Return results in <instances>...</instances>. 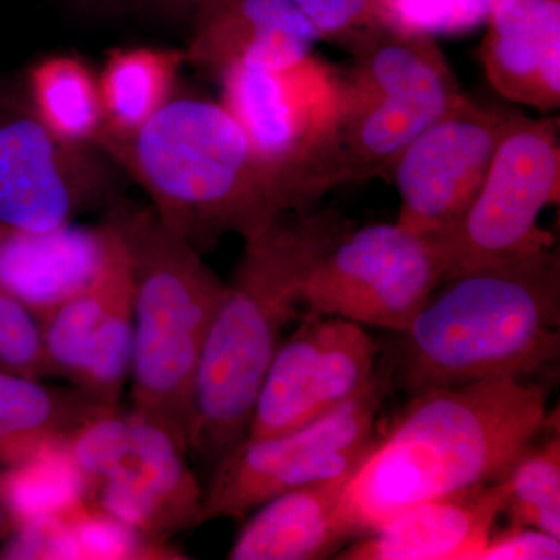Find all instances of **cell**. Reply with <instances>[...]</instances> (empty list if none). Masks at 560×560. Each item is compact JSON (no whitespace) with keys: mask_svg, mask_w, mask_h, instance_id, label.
Masks as SVG:
<instances>
[{"mask_svg":"<svg viewBox=\"0 0 560 560\" xmlns=\"http://www.w3.org/2000/svg\"><path fill=\"white\" fill-rule=\"evenodd\" d=\"M186 62L183 50L158 47L110 50L98 73L103 108L101 136H128L149 124L175 95L176 81Z\"/></svg>","mask_w":560,"mask_h":560,"instance_id":"obj_22","label":"cell"},{"mask_svg":"<svg viewBox=\"0 0 560 560\" xmlns=\"http://www.w3.org/2000/svg\"><path fill=\"white\" fill-rule=\"evenodd\" d=\"M481 44L501 97L539 113L560 106V0H497Z\"/></svg>","mask_w":560,"mask_h":560,"instance_id":"obj_17","label":"cell"},{"mask_svg":"<svg viewBox=\"0 0 560 560\" xmlns=\"http://www.w3.org/2000/svg\"><path fill=\"white\" fill-rule=\"evenodd\" d=\"M219 84L283 209L318 208L342 186L338 66L311 54L282 68L235 66Z\"/></svg>","mask_w":560,"mask_h":560,"instance_id":"obj_6","label":"cell"},{"mask_svg":"<svg viewBox=\"0 0 560 560\" xmlns=\"http://www.w3.org/2000/svg\"><path fill=\"white\" fill-rule=\"evenodd\" d=\"M11 529H13V521H11V514L9 508H7L5 500H3L2 493H0V539L10 536Z\"/></svg>","mask_w":560,"mask_h":560,"instance_id":"obj_31","label":"cell"},{"mask_svg":"<svg viewBox=\"0 0 560 560\" xmlns=\"http://www.w3.org/2000/svg\"><path fill=\"white\" fill-rule=\"evenodd\" d=\"M353 474L302 486L261 504L238 533L228 559H335L352 541L341 506Z\"/></svg>","mask_w":560,"mask_h":560,"instance_id":"obj_20","label":"cell"},{"mask_svg":"<svg viewBox=\"0 0 560 560\" xmlns=\"http://www.w3.org/2000/svg\"><path fill=\"white\" fill-rule=\"evenodd\" d=\"M190 20L186 60L217 81L235 66L293 65L320 40L291 0H205Z\"/></svg>","mask_w":560,"mask_h":560,"instance_id":"obj_15","label":"cell"},{"mask_svg":"<svg viewBox=\"0 0 560 560\" xmlns=\"http://www.w3.org/2000/svg\"><path fill=\"white\" fill-rule=\"evenodd\" d=\"M105 253L90 282L39 318L51 377L77 386L114 318L135 302L130 249L119 223L105 217Z\"/></svg>","mask_w":560,"mask_h":560,"instance_id":"obj_19","label":"cell"},{"mask_svg":"<svg viewBox=\"0 0 560 560\" xmlns=\"http://www.w3.org/2000/svg\"><path fill=\"white\" fill-rule=\"evenodd\" d=\"M503 511L499 482L420 501L353 540L341 560H477Z\"/></svg>","mask_w":560,"mask_h":560,"instance_id":"obj_16","label":"cell"},{"mask_svg":"<svg viewBox=\"0 0 560 560\" xmlns=\"http://www.w3.org/2000/svg\"><path fill=\"white\" fill-rule=\"evenodd\" d=\"M33 108L58 138L94 147L103 130L98 75L77 55L54 54L28 69L24 81Z\"/></svg>","mask_w":560,"mask_h":560,"instance_id":"obj_23","label":"cell"},{"mask_svg":"<svg viewBox=\"0 0 560 560\" xmlns=\"http://www.w3.org/2000/svg\"><path fill=\"white\" fill-rule=\"evenodd\" d=\"M70 5L86 11H106L119 9L127 0H68Z\"/></svg>","mask_w":560,"mask_h":560,"instance_id":"obj_30","label":"cell"},{"mask_svg":"<svg viewBox=\"0 0 560 560\" xmlns=\"http://www.w3.org/2000/svg\"><path fill=\"white\" fill-rule=\"evenodd\" d=\"M0 370L51 377L35 313L0 291Z\"/></svg>","mask_w":560,"mask_h":560,"instance_id":"obj_26","label":"cell"},{"mask_svg":"<svg viewBox=\"0 0 560 560\" xmlns=\"http://www.w3.org/2000/svg\"><path fill=\"white\" fill-rule=\"evenodd\" d=\"M352 226L334 209L285 210L246 238L202 350L187 436L190 456L213 467L245 440L283 330L304 313L308 272Z\"/></svg>","mask_w":560,"mask_h":560,"instance_id":"obj_2","label":"cell"},{"mask_svg":"<svg viewBox=\"0 0 560 560\" xmlns=\"http://www.w3.org/2000/svg\"><path fill=\"white\" fill-rule=\"evenodd\" d=\"M555 559H560V539L544 530L511 523L506 529L493 530L477 556V560Z\"/></svg>","mask_w":560,"mask_h":560,"instance_id":"obj_28","label":"cell"},{"mask_svg":"<svg viewBox=\"0 0 560 560\" xmlns=\"http://www.w3.org/2000/svg\"><path fill=\"white\" fill-rule=\"evenodd\" d=\"M95 149L145 190L162 223L205 253L228 234L253 237L285 209L221 102L173 95L140 130Z\"/></svg>","mask_w":560,"mask_h":560,"instance_id":"obj_4","label":"cell"},{"mask_svg":"<svg viewBox=\"0 0 560 560\" xmlns=\"http://www.w3.org/2000/svg\"><path fill=\"white\" fill-rule=\"evenodd\" d=\"M511 108L464 92L420 132L389 168L400 197L397 223L423 234H448L480 191Z\"/></svg>","mask_w":560,"mask_h":560,"instance_id":"obj_14","label":"cell"},{"mask_svg":"<svg viewBox=\"0 0 560 560\" xmlns=\"http://www.w3.org/2000/svg\"><path fill=\"white\" fill-rule=\"evenodd\" d=\"M495 3L497 0H381L377 24L434 38L486 24Z\"/></svg>","mask_w":560,"mask_h":560,"instance_id":"obj_25","label":"cell"},{"mask_svg":"<svg viewBox=\"0 0 560 560\" xmlns=\"http://www.w3.org/2000/svg\"><path fill=\"white\" fill-rule=\"evenodd\" d=\"M108 158L58 138L25 86L0 81V221L31 232L75 224L113 197Z\"/></svg>","mask_w":560,"mask_h":560,"instance_id":"obj_12","label":"cell"},{"mask_svg":"<svg viewBox=\"0 0 560 560\" xmlns=\"http://www.w3.org/2000/svg\"><path fill=\"white\" fill-rule=\"evenodd\" d=\"M105 220L31 232L0 221V291L40 318L90 282L105 253Z\"/></svg>","mask_w":560,"mask_h":560,"instance_id":"obj_18","label":"cell"},{"mask_svg":"<svg viewBox=\"0 0 560 560\" xmlns=\"http://www.w3.org/2000/svg\"><path fill=\"white\" fill-rule=\"evenodd\" d=\"M116 410L70 385L0 370V470L58 451L90 420Z\"/></svg>","mask_w":560,"mask_h":560,"instance_id":"obj_21","label":"cell"},{"mask_svg":"<svg viewBox=\"0 0 560 560\" xmlns=\"http://www.w3.org/2000/svg\"><path fill=\"white\" fill-rule=\"evenodd\" d=\"M340 72L342 186L383 176L464 95L433 36L377 27L348 47Z\"/></svg>","mask_w":560,"mask_h":560,"instance_id":"obj_7","label":"cell"},{"mask_svg":"<svg viewBox=\"0 0 560 560\" xmlns=\"http://www.w3.org/2000/svg\"><path fill=\"white\" fill-rule=\"evenodd\" d=\"M109 212L131 256L130 408L187 444L202 350L226 282L151 206L113 205Z\"/></svg>","mask_w":560,"mask_h":560,"instance_id":"obj_5","label":"cell"},{"mask_svg":"<svg viewBox=\"0 0 560 560\" xmlns=\"http://www.w3.org/2000/svg\"><path fill=\"white\" fill-rule=\"evenodd\" d=\"M511 525L530 526L560 539L559 431L536 438L499 481Z\"/></svg>","mask_w":560,"mask_h":560,"instance_id":"obj_24","label":"cell"},{"mask_svg":"<svg viewBox=\"0 0 560 560\" xmlns=\"http://www.w3.org/2000/svg\"><path fill=\"white\" fill-rule=\"evenodd\" d=\"M388 381L378 374L361 396L300 429L238 442L212 467L202 525L243 518L280 493L359 469L374 444Z\"/></svg>","mask_w":560,"mask_h":560,"instance_id":"obj_10","label":"cell"},{"mask_svg":"<svg viewBox=\"0 0 560 560\" xmlns=\"http://www.w3.org/2000/svg\"><path fill=\"white\" fill-rule=\"evenodd\" d=\"M559 197V119L512 110L480 191L445 234L447 279L555 246L539 217Z\"/></svg>","mask_w":560,"mask_h":560,"instance_id":"obj_11","label":"cell"},{"mask_svg":"<svg viewBox=\"0 0 560 560\" xmlns=\"http://www.w3.org/2000/svg\"><path fill=\"white\" fill-rule=\"evenodd\" d=\"M451 270L444 234L397 223L350 230L313 265L302 308L401 334Z\"/></svg>","mask_w":560,"mask_h":560,"instance_id":"obj_9","label":"cell"},{"mask_svg":"<svg viewBox=\"0 0 560 560\" xmlns=\"http://www.w3.org/2000/svg\"><path fill=\"white\" fill-rule=\"evenodd\" d=\"M318 32L320 40L348 47L364 33L381 27V0H291Z\"/></svg>","mask_w":560,"mask_h":560,"instance_id":"obj_27","label":"cell"},{"mask_svg":"<svg viewBox=\"0 0 560 560\" xmlns=\"http://www.w3.org/2000/svg\"><path fill=\"white\" fill-rule=\"evenodd\" d=\"M397 335V381L411 394L533 378L559 359L558 249L453 276Z\"/></svg>","mask_w":560,"mask_h":560,"instance_id":"obj_3","label":"cell"},{"mask_svg":"<svg viewBox=\"0 0 560 560\" xmlns=\"http://www.w3.org/2000/svg\"><path fill=\"white\" fill-rule=\"evenodd\" d=\"M202 2L205 0H143L151 11L171 20H187L194 16L195 10Z\"/></svg>","mask_w":560,"mask_h":560,"instance_id":"obj_29","label":"cell"},{"mask_svg":"<svg viewBox=\"0 0 560 560\" xmlns=\"http://www.w3.org/2000/svg\"><path fill=\"white\" fill-rule=\"evenodd\" d=\"M81 499L156 544L202 525L205 488L186 442L139 412L110 410L61 447Z\"/></svg>","mask_w":560,"mask_h":560,"instance_id":"obj_8","label":"cell"},{"mask_svg":"<svg viewBox=\"0 0 560 560\" xmlns=\"http://www.w3.org/2000/svg\"><path fill=\"white\" fill-rule=\"evenodd\" d=\"M280 342L254 404L250 440L300 429L361 396L377 378L381 346L352 320L304 312Z\"/></svg>","mask_w":560,"mask_h":560,"instance_id":"obj_13","label":"cell"},{"mask_svg":"<svg viewBox=\"0 0 560 560\" xmlns=\"http://www.w3.org/2000/svg\"><path fill=\"white\" fill-rule=\"evenodd\" d=\"M411 396L346 488L341 510L352 541L420 501L499 482L550 423L547 388L530 378Z\"/></svg>","mask_w":560,"mask_h":560,"instance_id":"obj_1","label":"cell"}]
</instances>
